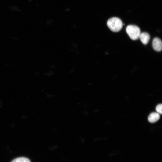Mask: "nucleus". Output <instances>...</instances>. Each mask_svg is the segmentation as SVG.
<instances>
[{
	"label": "nucleus",
	"mask_w": 162,
	"mask_h": 162,
	"mask_svg": "<svg viewBox=\"0 0 162 162\" xmlns=\"http://www.w3.org/2000/svg\"><path fill=\"white\" fill-rule=\"evenodd\" d=\"M107 26L111 31L114 32L120 31L122 29L123 24L120 19L117 17H113L108 20Z\"/></svg>",
	"instance_id": "f257e3e1"
},
{
	"label": "nucleus",
	"mask_w": 162,
	"mask_h": 162,
	"mask_svg": "<svg viewBox=\"0 0 162 162\" xmlns=\"http://www.w3.org/2000/svg\"><path fill=\"white\" fill-rule=\"evenodd\" d=\"M126 30L130 38L134 40L138 39L141 34L140 29L136 25H129L127 26Z\"/></svg>",
	"instance_id": "f03ea898"
},
{
	"label": "nucleus",
	"mask_w": 162,
	"mask_h": 162,
	"mask_svg": "<svg viewBox=\"0 0 162 162\" xmlns=\"http://www.w3.org/2000/svg\"><path fill=\"white\" fill-rule=\"evenodd\" d=\"M153 46L154 49L158 52L161 51L162 49V42L158 38H154L153 42Z\"/></svg>",
	"instance_id": "7ed1b4c3"
},
{
	"label": "nucleus",
	"mask_w": 162,
	"mask_h": 162,
	"mask_svg": "<svg viewBox=\"0 0 162 162\" xmlns=\"http://www.w3.org/2000/svg\"><path fill=\"white\" fill-rule=\"evenodd\" d=\"M139 38L144 44L146 45L149 42L150 39V36L148 33L144 32L141 34Z\"/></svg>",
	"instance_id": "20e7f679"
},
{
	"label": "nucleus",
	"mask_w": 162,
	"mask_h": 162,
	"mask_svg": "<svg viewBox=\"0 0 162 162\" xmlns=\"http://www.w3.org/2000/svg\"><path fill=\"white\" fill-rule=\"evenodd\" d=\"M160 118L159 113L153 112L150 114L148 117V121L150 123H153L157 122Z\"/></svg>",
	"instance_id": "39448f33"
},
{
	"label": "nucleus",
	"mask_w": 162,
	"mask_h": 162,
	"mask_svg": "<svg viewBox=\"0 0 162 162\" xmlns=\"http://www.w3.org/2000/svg\"><path fill=\"white\" fill-rule=\"evenodd\" d=\"M11 162H31L30 160L25 157H20L15 158Z\"/></svg>",
	"instance_id": "423d86ee"
},
{
	"label": "nucleus",
	"mask_w": 162,
	"mask_h": 162,
	"mask_svg": "<svg viewBox=\"0 0 162 162\" xmlns=\"http://www.w3.org/2000/svg\"><path fill=\"white\" fill-rule=\"evenodd\" d=\"M162 104H159L156 107V111L158 113L160 114H162Z\"/></svg>",
	"instance_id": "0eeeda50"
}]
</instances>
